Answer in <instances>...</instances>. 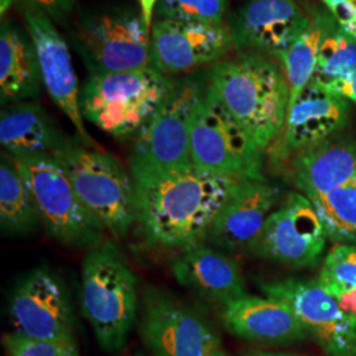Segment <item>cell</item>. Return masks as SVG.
Segmentation results:
<instances>
[{"mask_svg": "<svg viewBox=\"0 0 356 356\" xmlns=\"http://www.w3.org/2000/svg\"><path fill=\"white\" fill-rule=\"evenodd\" d=\"M207 88V69L176 79L165 101L135 138L129 156L135 182L193 166L191 122Z\"/></svg>", "mask_w": 356, "mask_h": 356, "instance_id": "5b68a950", "label": "cell"}, {"mask_svg": "<svg viewBox=\"0 0 356 356\" xmlns=\"http://www.w3.org/2000/svg\"><path fill=\"white\" fill-rule=\"evenodd\" d=\"M226 10L227 0H159L153 20L222 24Z\"/></svg>", "mask_w": 356, "mask_h": 356, "instance_id": "f1b7e54d", "label": "cell"}, {"mask_svg": "<svg viewBox=\"0 0 356 356\" xmlns=\"http://www.w3.org/2000/svg\"><path fill=\"white\" fill-rule=\"evenodd\" d=\"M239 182L194 165L136 181L138 222L149 242L165 248L182 250L204 242L219 209Z\"/></svg>", "mask_w": 356, "mask_h": 356, "instance_id": "6da1fadb", "label": "cell"}, {"mask_svg": "<svg viewBox=\"0 0 356 356\" xmlns=\"http://www.w3.org/2000/svg\"><path fill=\"white\" fill-rule=\"evenodd\" d=\"M351 4H353V7H354V10H355L356 13V0H351ZM353 36L356 38V20H355V26H354V31H353Z\"/></svg>", "mask_w": 356, "mask_h": 356, "instance_id": "d590c367", "label": "cell"}, {"mask_svg": "<svg viewBox=\"0 0 356 356\" xmlns=\"http://www.w3.org/2000/svg\"><path fill=\"white\" fill-rule=\"evenodd\" d=\"M175 82L153 66L89 76L81 88V111L108 136L128 140L148 124Z\"/></svg>", "mask_w": 356, "mask_h": 356, "instance_id": "3957f363", "label": "cell"}, {"mask_svg": "<svg viewBox=\"0 0 356 356\" xmlns=\"http://www.w3.org/2000/svg\"><path fill=\"white\" fill-rule=\"evenodd\" d=\"M19 11L23 15L26 31L33 40L42 83L51 101L72 122L79 140L90 147H99L90 136L83 123L85 119L79 104L81 89L66 40L48 15L26 7L19 8Z\"/></svg>", "mask_w": 356, "mask_h": 356, "instance_id": "2e32d148", "label": "cell"}, {"mask_svg": "<svg viewBox=\"0 0 356 356\" xmlns=\"http://www.w3.org/2000/svg\"><path fill=\"white\" fill-rule=\"evenodd\" d=\"M157 1H159V0H139L143 17H144L145 23L148 24L149 28L152 26L153 13H154V7H156Z\"/></svg>", "mask_w": 356, "mask_h": 356, "instance_id": "836d02e7", "label": "cell"}, {"mask_svg": "<svg viewBox=\"0 0 356 356\" xmlns=\"http://www.w3.org/2000/svg\"><path fill=\"white\" fill-rule=\"evenodd\" d=\"M293 185L310 201L356 185V141L337 136L289 160Z\"/></svg>", "mask_w": 356, "mask_h": 356, "instance_id": "ffe728a7", "label": "cell"}, {"mask_svg": "<svg viewBox=\"0 0 356 356\" xmlns=\"http://www.w3.org/2000/svg\"><path fill=\"white\" fill-rule=\"evenodd\" d=\"M268 298L288 306L329 356H356V316L347 313L318 280L261 281Z\"/></svg>", "mask_w": 356, "mask_h": 356, "instance_id": "30bf717a", "label": "cell"}, {"mask_svg": "<svg viewBox=\"0 0 356 356\" xmlns=\"http://www.w3.org/2000/svg\"><path fill=\"white\" fill-rule=\"evenodd\" d=\"M38 51L29 32L13 22L0 29V99L3 107L31 102L42 89Z\"/></svg>", "mask_w": 356, "mask_h": 356, "instance_id": "7402d4cb", "label": "cell"}, {"mask_svg": "<svg viewBox=\"0 0 356 356\" xmlns=\"http://www.w3.org/2000/svg\"><path fill=\"white\" fill-rule=\"evenodd\" d=\"M280 200V189L267 179L241 181L219 209L204 243L223 251L250 248Z\"/></svg>", "mask_w": 356, "mask_h": 356, "instance_id": "ac0fdd59", "label": "cell"}, {"mask_svg": "<svg viewBox=\"0 0 356 356\" xmlns=\"http://www.w3.org/2000/svg\"><path fill=\"white\" fill-rule=\"evenodd\" d=\"M234 48L280 58L312 23L296 0H245L226 22Z\"/></svg>", "mask_w": 356, "mask_h": 356, "instance_id": "9a60e30c", "label": "cell"}, {"mask_svg": "<svg viewBox=\"0 0 356 356\" xmlns=\"http://www.w3.org/2000/svg\"><path fill=\"white\" fill-rule=\"evenodd\" d=\"M78 0H0L1 16L10 10L11 6L17 8H33L48 15L54 23H63L73 10L76 8Z\"/></svg>", "mask_w": 356, "mask_h": 356, "instance_id": "4dcf8cb0", "label": "cell"}, {"mask_svg": "<svg viewBox=\"0 0 356 356\" xmlns=\"http://www.w3.org/2000/svg\"><path fill=\"white\" fill-rule=\"evenodd\" d=\"M327 239L310 200L301 193H289L248 250L259 257L301 269L318 266Z\"/></svg>", "mask_w": 356, "mask_h": 356, "instance_id": "8fae6325", "label": "cell"}, {"mask_svg": "<svg viewBox=\"0 0 356 356\" xmlns=\"http://www.w3.org/2000/svg\"><path fill=\"white\" fill-rule=\"evenodd\" d=\"M337 244L356 245V185L342 188L310 201Z\"/></svg>", "mask_w": 356, "mask_h": 356, "instance_id": "4316f807", "label": "cell"}, {"mask_svg": "<svg viewBox=\"0 0 356 356\" xmlns=\"http://www.w3.org/2000/svg\"><path fill=\"white\" fill-rule=\"evenodd\" d=\"M322 88L343 97L344 99H347L350 103L356 104V73L342 79H338L335 82H331Z\"/></svg>", "mask_w": 356, "mask_h": 356, "instance_id": "d6a6232c", "label": "cell"}, {"mask_svg": "<svg viewBox=\"0 0 356 356\" xmlns=\"http://www.w3.org/2000/svg\"><path fill=\"white\" fill-rule=\"evenodd\" d=\"M350 118V102L343 97L310 82L288 108L284 127L267 152L282 164L293 156L334 138Z\"/></svg>", "mask_w": 356, "mask_h": 356, "instance_id": "e0dca14e", "label": "cell"}, {"mask_svg": "<svg viewBox=\"0 0 356 356\" xmlns=\"http://www.w3.org/2000/svg\"><path fill=\"white\" fill-rule=\"evenodd\" d=\"M356 73V38L329 16L319 47L317 69L312 82L326 86Z\"/></svg>", "mask_w": 356, "mask_h": 356, "instance_id": "484cf974", "label": "cell"}, {"mask_svg": "<svg viewBox=\"0 0 356 356\" xmlns=\"http://www.w3.org/2000/svg\"><path fill=\"white\" fill-rule=\"evenodd\" d=\"M325 8L330 13L335 22L343 28L346 32L353 35L355 26L356 13L351 0H319Z\"/></svg>", "mask_w": 356, "mask_h": 356, "instance_id": "1f68e13d", "label": "cell"}, {"mask_svg": "<svg viewBox=\"0 0 356 356\" xmlns=\"http://www.w3.org/2000/svg\"><path fill=\"white\" fill-rule=\"evenodd\" d=\"M41 223L38 206L15 159L3 153L0 164V225L3 232L24 235Z\"/></svg>", "mask_w": 356, "mask_h": 356, "instance_id": "cb8c5ba5", "label": "cell"}, {"mask_svg": "<svg viewBox=\"0 0 356 356\" xmlns=\"http://www.w3.org/2000/svg\"><path fill=\"white\" fill-rule=\"evenodd\" d=\"M32 191L48 235L69 247H97L106 229L79 200L64 166L51 154L15 159Z\"/></svg>", "mask_w": 356, "mask_h": 356, "instance_id": "9c48e42d", "label": "cell"}, {"mask_svg": "<svg viewBox=\"0 0 356 356\" xmlns=\"http://www.w3.org/2000/svg\"><path fill=\"white\" fill-rule=\"evenodd\" d=\"M209 85L256 144L267 152L284 127L289 86L277 60L238 51L207 69Z\"/></svg>", "mask_w": 356, "mask_h": 356, "instance_id": "7a4b0ae2", "label": "cell"}, {"mask_svg": "<svg viewBox=\"0 0 356 356\" xmlns=\"http://www.w3.org/2000/svg\"><path fill=\"white\" fill-rule=\"evenodd\" d=\"M8 356H78L74 341H38L20 334H10L4 339Z\"/></svg>", "mask_w": 356, "mask_h": 356, "instance_id": "f546056e", "label": "cell"}, {"mask_svg": "<svg viewBox=\"0 0 356 356\" xmlns=\"http://www.w3.org/2000/svg\"><path fill=\"white\" fill-rule=\"evenodd\" d=\"M318 281L335 300L356 292V245L337 244L323 261Z\"/></svg>", "mask_w": 356, "mask_h": 356, "instance_id": "83f0119b", "label": "cell"}, {"mask_svg": "<svg viewBox=\"0 0 356 356\" xmlns=\"http://www.w3.org/2000/svg\"><path fill=\"white\" fill-rule=\"evenodd\" d=\"M242 356H302L289 353H277V351H264V350H248Z\"/></svg>", "mask_w": 356, "mask_h": 356, "instance_id": "e575fe53", "label": "cell"}, {"mask_svg": "<svg viewBox=\"0 0 356 356\" xmlns=\"http://www.w3.org/2000/svg\"><path fill=\"white\" fill-rule=\"evenodd\" d=\"M67 141L42 106L35 102L7 104L0 116V143L13 159L54 154Z\"/></svg>", "mask_w": 356, "mask_h": 356, "instance_id": "603a6c76", "label": "cell"}, {"mask_svg": "<svg viewBox=\"0 0 356 356\" xmlns=\"http://www.w3.org/2000/svg\"><path fill=\"white\" fill-rule=\"evenodd\" d=\"M312 23L305 32L284 51L279 58L289 86V106L297 101L300 94L312 82L317 69L319 47L326 29L330 13L326 8L313 7Z\"/></svg>", "mask_w": 356, "mask_h": 356, "instance_id": "d4e9b609", "label": "cell"}, {"mask_svg": "<svg viewBox=\"0 0 356 356\" xmlns=\"http://www.w3.org/2000/svg\"><path fill=\"white\" fill-rule=\"evenodd\" d=\"M223 307L222 319L226 329L244 341L282 346L309 337L292 310L277 300L245 296Z\"/></svg>", "mask_w": 356, "mask_h": 356, "instance_id": "44dd1931", "label": "cell"}, {"mask_svg": "<svg viewBox=\"0 0 356 356\" xmlns=\"http://www.w3.org/2000/svg\"><path fill=\"white\" fill-rule=\"evenodd\" d=\"M191 153L193 165L206 173L238 181L266 179L264 151L210 85L193 116Z\"/></svg>", "mask_w": 356, "mask_h": 356, "instance_id": "ba28073f", "label": "cell"}, {"mask_svg": "<svg viewBox=\"0 0 356 356\" xmlns=\"http://www.w3.org/2000/svg\"><path fill=\"white\" fill-rule=\"evenodd\" d=\"M138 280L113 243L91 248L81 270L82 313L99 346L120 350L138 316Z\"/></svg>", "mask_w": 356, "mask_h": 356, "instance_id": "277c9868", "label": "cell"}, {"mask_svg": "<svg viewBox=\"0 0 356 356\" xmlns=\"http://www.w3.org/2000/svg\"><path fill=\"white\" fill-rule=\"evenodd\" d=\"M70 41L89 76L151 66V28L132 7L110 6L81 13Z\"/></svg>", "mask_w": 356, "mask_h": 356, "instance_id": "52a82bcc", "label": "cell"}, {"mask_svg": "<svg viewBox=\"0 0 356 356\" xmlns=\"http://www.w3.org/2000/svg\"><path fill=\"white\" fill-rule=\"evenodd\" d=\"M16 334L38 341H74V313L64 284L38 268L16 285L10 301Z\"/></svg>", "mask_w": 356, "mask_h": 356, "instance_id": "5bb4252c", "label": "cell"}, {"mask_svg": "<svg viewBox=\"0 0 356 356\" xmlns=\"http://www.w3.org/2000/svg\"><path fill=\"white\" fill-rule=\"evenodd\" d=\"M214 356H226L225 355V354H223V353H222V351H218V353H216V355Z\"/></svg>", "mask_w": 356, "mask_h": 356, "instance_id": "8d00e7d4", "label": "cell"}, {"mask_svg": "<svg viewBox=\"0 0 356 356\" xmlns=\"http://www.w3.org/2000/svg\"><path fill=\"white\" fill-rule=\"evenodd\" d=\"M54 156L64 166L76 194L103 227L122 238L138 222L136 189L131 175L99 147L76 138L65 143Z\"/></svg>", "mask_w": 356, "mask_h": 356, "instance_id": "8992f818", "label": "cell"}, {"mask_svg": "<svg viewBox=\"0 0 356 356\" xmlns=\"http://www.w3.org/2000/svg\"><path fill=\"white\" fill-rule=\"evenodd\" d=\"M170 268L184 288L210 302L226 306L248 296L238 263L204 242L182 248Z\"/></svg>", "mask_w": 356, "mask_h": 356, "instance_id": "d6986e66", "label": "cell"}, {"mask_svg": "<svg viewBox=\"0 0 356 356\" xmlns=\"http://www.w3.org/2000/svg\"><path fill=\"white\" fill-rule=\"evenodd\" d=\"M232 51L227 23L153 20L151 26V66L168 76L209 69Z\"/></svg>", "mask_w": 356, "mask_h": 356, "instance_id": "4fadbf2b", "label": "cell"}, {"mask_svg": "<svg viewBox=\"0 0 356 356\" xmlns=\"http://www.w3.org/2000/svg\"><path fill=\"white\" fill-rule=\"evenodd\" d=\"M141 337L154 356H214L220 341L206 319L169 293L144 294Z\"/></svg>", "mask_w": 356, "mask_h": 356, "instance_id": "7c38bea8", "label": "cell"}]
</instances>
